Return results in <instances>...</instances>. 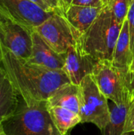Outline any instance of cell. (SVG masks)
<instances>
[{
	"instance_id": "obj_30",
	"label": "cell",
	"mask_w": 134,
	"mask_h": 135,
	"mask_svg": "<svg viewBox=\"0 0 134 135\" xmlns=\"http://www.w3.org/2000/svg\"><path fill=\"white\" fill-rule=\"evenodd\" d=\"M133 135H134V133H133Z\"/></svg>"
},
{
	"instance_id": "obj_12",
	"label": "cell",
	"mask_w": 134,
	"mask_h": 135,
	"mask_svg": "<svg viewBox=\"0 0 134 135\" xmlns=\"http://www.w3.org/2000/svg\"><path fill=\"white\" fill-rule=\"evenodd\" d=\"M103 6L91 7L71 5L65 13L70 25L81 33L85 32L95 21Z\"/></svg>"
},
{
	"instance_id": "obj_20",
	"label": "cell",
	"mask_w": 134,
	"mask_h": 135,
	"mask_svg": "<svg viewBox=\"0 0 134 135\" xmlns=\"http://www.w3.org/2000/svg\"><path fill=\"white\" fill-rule=\"evenodd\" d=\"M72 5L81 6L100 7L103 6V1L102 0H73Z\"/></svg>"
},
{
	"instance_id": "obj_28",
	"label": "cell",
	"mask_w": 134,
	"mask_h": 135,
	"mask_svg": "<svg viewBox=\"0 0 134 135\" xmlns=\"http://www.w3.org/2000/svg\"><path fill=\"white\" fill-rule=\"evenodd\" d=\"M0 135H6V132L4 131V129L2 127V123H0Z\"/></svg>"
},
{
	"instance_id": "obj_2",
	"label": "cell",
	"mask_w": 134,
	"mask_h": 135,
	"mask_svg": "<svg viewBox=\"0 0 134 135\" xmlns=\"http://www.w3.org/2000/svg\"><path fill=\"white\" fill-rule=\"evenodd\" d=\"M2 125L6 135H65L54 124L47 101L27 104L20 96L14 113Z\"/></svg>"
},
{
	"instance_id": "obj_18",
	"label": "cell",
	"mask_w": 134,
	"mask_h": 135,
	"mask_svg": "<svg viewBox=\"0 0 134 135\" xmlns=\"http://www.w3.org/2000/svg\"><path fill=\"white\" fill-rule=\"evenodd\" d=\"M126 18H127L128 24H129L131 49L134 55V0H132L131 3L130 4Z\"/></svg>"
},
{
	"instance_id": "obj_15",
	"label": "cell",
	"mask_w": 134,
	"mask_h": 135,
	"mask_svg": "<svg viewBox=\"0 0 134 135\" xmlns=\"http://www.w3.org/2000/svg\"><path fill=\"white\" fill-rule=\"evenodd\" d=\"M130 103L110 105V120L102 135H133L126 133V115Z\"/></svg>"
},
{
	"instance_id": "obj_17",
	"label": "cell",
	"mask_w": 134,
	"mask_h": 135,
	"mask_svg": "<svg viewBox=\"0 0 134 135\" xmlns=\"http://www.w3.org/2000/svg\"><path fill=\"white\" fill-rule=\"evenodd\" d=\"M111 6L114 18L120 25H122L127 17L130 6L127 0H115Z\"/></svg>"
},
{
	"instance_id": "obj_13",
	"label": "cell",
	"mask_w": 134,
	"mask_h": 135,
	"mask_svg": "<svg viewBox=\"0 0 134 135\" xmlns=\"http://www.w3.org/2000/svg\"><path fill=\"white\" fill-rule=\"evenodd\" d=\"M133 58V53L130 45L129 24L126 18L122 24V29L116 43L112 62L116 67L129 72Z\"/></svg>"
},
{
	"instance_id": "obj_23",
	"label": "cell",
	"mask_w": 134,
	"mask_h": 135,
	"mask_svg": "<svg viewBox=\"0 0 134 135\" xmlns=\"http://www.w3.org/2000/svg\"><path fill=\"white\" fill-rule=\"evenodd\" d=\"M30 1L35 2L36 4H37L38 6H39L41 8H43V9H45V10H47V11H50V12L54 11V10H53V9L50 7V6H49L48 4H47L46 2H44L43 0H30Z\"/></svg>"
},
{
	"instance_id": "obj_1",
	"label": "cell",
	"mask_w": 134,
	"mask_h": 135,
	"mask_svg": "<svg viewBox=\"0 0 134 135\" xmlns=\"http://www.w3.org/2000/svg\"><path fill=\"white\" fill-rule=\"evenodd\" d=\"M1 44L2 66L17 93L27 104L47 101L60 87L71 83L64 70H50L32 64L16 56L2 42Z\"/></svg>"
},
{
	"instance_id": "obj_8",
	"label": "cell",
	"mask_w": 134,
	"mask_h": 135,
	"mask_svg": "<svg viewBox=\"0 0 134 135\" xmlns=\"http://www.w3.org/2000/svg\"><path fill=\"white\" fill-rule=\"evenodd\" d=\"M74 43L70 45L65 53L64 72L72 84L80 85L81 81L88 74H92L98 62L85 49L81 35L73 27Z\"/></svg>"
},
{
	"instance_id": "obj_29",
	"label": "cell",
	"mask_w": 134,
	"mask_h": 135,
	"mask_svg": "<svg viewBox=\"0 0 134 135\" xmlns=\"http://www.w3.org/2000/svg\"><path fill=\"white\" fill-rule=\"evenodd\" d=\"M127 2H128V3H129V5L131 3V2H132V0H127Z\"/></svg>"
},
{
	"instance_id": "obj_14",
	"label": "cell",
	"mask_w": 134,
	"mask_h": 135,
	"mask_svg": "<svg viewBox=\"0 0 134 135\" xmlns=\"http://www.w3.org/2000/svg\"><path fill=\"white\" fill-rule=\"evenodd\" d=\"M80 100V85L68 83L56 90L47 100V104L49 107L59 106L79 114Z\"/></svg>"
},
{
	"instance_id": "obj_10",
	"label": "cell",
	"mask_w": 134,
	"mask_h": 135,
	"mask_svg": "<svg viewBox=\"0 0 134 135\" xmlns=\"http://www.w3.org/2000/svg\"><path fill=\"white\" fill-rule=\"evenodd\" d=\"M27 61L50 70H63L65 54L56 52L36 32L33 31L32 54Z\"/></svg>"
},
{
	"instance_id": "obj_7",
	"label": "cell",
	"mask_w": 134,
	"mask_h": 135,
	"mask_svg": "<svg viewBox=\"0 0 134 135\" xmlns=\"http://www.w3.org/2000/svg\"><path fill=\"white\" fill-rule=\"evenodd\" d=\"M0 40L16 56L28 59L32 49V31L24 27L0 9Z\"/></svg>"
},
{
	"instance_id": "obj_22",
	"label": "cell",
	"mask_w": 134,
	"mask_h": 135,
	"mask_svg": "<svg viewBox=\"0 0 134 135\" xmlns=\"http://www.w3.org/2000/svg\"><path fill=\"white\" fill-rule=\"evenodd\" d=\"M58 3H59L60 9H62V11L65 14V13L66 12L68 8L72 5L73 0H58Z\"/></svg>"
},
{
	"instance_id": "obj_21",
	"label": "cell",
	"mask_w": 134,
	"mask_h": 135,
	"mask_svg": "<svg viewBox=\"0 0 134 135\" xmlns=\"http://www.w3.org/2000/svg\"><path fill=\"white\" fill-rule=\"evenodd\" d=\"M130 104L134 102V74H130Z\"/></svg>"
},
{
	"instance_id": "obj_5",
	"label": "cell",
	"mask_w": 134,
	"mask_h": 135,
	"mask_svg": "<svg viewBox=\"0 0 134 135\" xmlns=\"http://www.w3.org/2000/svg\"><path fill=\"white\" fill-rule=\"evenodd\" d=\"M102 93L115 104L130 103V73L116 67L112 61H99L92 74Z\"/></svg>"
},
{
	"instance_id": "obj_19",
	"label": "cell",
	"mask_w": 134,
	"mask_h": 135,
	"mask_svg": "<svg viewBox=\"0 0 134 135\" xmlns=\"http://www.w3.org/2000/svg\"><path fill=\"white\" fill-rule=\"evenodd\" d=\"M126 133L133 134L134 133V102L130 104L126 122Z\"/></svg>"
},
{
	"instance_id": "obj_16",
	"label": "cell",
	"mask_w": 134,
	"mask_h": 135,
	"mask_svg": "<svg viewBox=\"0 0 134 135\" xmlns=\"http://www.w3.org/2000/svg\"><path fill=\"white\" fill-rule=\"evenodd\" d=\"M52 119L62 134H70V131L79 123L81 119L78 113L59 106L49 107Z\"/></svg>"
},
{
	"instance_id": "obj_6",
	"label": "cell",
	"mask_w": 134,
	"mask_h": 135,
	"mask_svg": "<svg viewBox=\"0 0 134 135\" xmlns=\"http://www.w3.org/2000/svg\"><path fill=\"white\" fill-rule=\"evenodd\" d=\"M34 31L53 50L59 54H65L68 47L74 43L72 26L61 9L55 10L50 17L36 27Z\"/></svg>"
},
{
	"instance_id": "obj_27",
	"label": "cell",
	"mask_w": 134,
	"mask_h": 135,
	"mask_svg": "<svg viewBox=\"0 0 134 135\" xmlns=\"http://www.w3.org/2000/svg\"><path fill=\"white\" fill-rule=\"evenodd\" d=\"M0 66H2V51L1 40H0Z\"/></svg>"
},
{
	"instance_id": "obj_26",
	"label": "cell",
	"mask_w": 134,
	"mask_h": 135,
	"mask_svg": "<svg viewBox=\"0 0 134 135\" xmlns=\"http://www.w3.org/2000/svg\"><path fill=\"white\" fill-rule=\"evenodd\" d=\"M129 73L130 74H134V58L133 62H132V64L130 67V70H129Z\"/></svg>"
},
{
	"instance_id": "obj_4",
	"label": "cell",
	"mask_w": 134,
	"mask_h": 135,
	"mask_svg": "<svg viewBox=\"0 0 134 135\" xmlns=\"http://www.w3.org/2000/svg\"><path fill=\"white\" fill-rule=\"evenodd\" d=\"M80 89L79 115L81 123H92L103 133L110 120L108 99L100 90L92 74L84 78L80 84Z\"/></svg>"
},
{
	"instance_id": "obj_9",
	"label": "cell",
	"mask_w": 134,
	"mask_h": 135,
	"mask_svg": "<svg viewBox=\"0 0 134 135\" xmlns=\"http://www.w3.org/2000/svg\"><path fill=\"white\" fill-rule=\"evenodd\" d=\"M0 9L32 32L54 12L47 11L30 0H0Z\"/></svg>"
},
{
	"instance_id": "obj_25",
	"label": "cell",
	"mask_w": 134,
	"mask_h": 135,
	"mask_svg": "<svg viewBox=\"0 0 134 135\" xmlns=\"http://www.w3.org/2000/svg\"><path fill=\"white\" fill-rule=\"evenodd\" d=\"M102 1H103V6H111V4L115 0H102Z\"/></svg>"
},
{
	"instance_id": "obj_3",
	"label": "cell",
	"mask_w": 134,
	"mask_h": 135,
	"mask_svg": "<svg viewBox=\"0 0 134 135\" xmlns=\"http://www.w3.org/2000/svg\"><path fill=\"white\" fill-rule=\"evenodd\" d=\"M122 25L113 17L111 6H103L89 28L81 35L85 51L97 62L113 60L114 51Z\"/></svg>"
},
{
	"instance_id": "obj_24",
	"label": "cell",
	"mask_w": 134,
	"mask_h": 135,
	"mask_svg": "<svg viewBox=\"0 0 134 135\" xmlns=\"http://www.w3.org/2000/svg\"><path fill=\"white\" fill-rule=\"evenodd\" d=\"M43 1L46 2L50 6V7H51L53 10L55 11V10H59V9H61L58 0H43ZM61 10H62V9H61Z\"/></svg>"
},
{
	"instance_id": "obj_11",
	"label": "cell",
	"mask_w": 134,
	"mask_h": 135,
	"mask_svg": "<svg viewBox=\"0 0 134 135\" xmlns=\"http://www.w3.org/2000/svg\"><path fill=\"white\" fill-rule=\"evenodd\" d=\"M18 102L19 94L6 70L0 66V123L14 113Z\"/></svg>"
}]
</instances>
